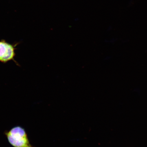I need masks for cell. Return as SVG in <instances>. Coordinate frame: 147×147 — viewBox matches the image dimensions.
Wrapping results in <instances>:
<instances>
[{
  "mask_svg": "<svg viewBox=\"0 0 147 147\" xmlns=\"http://www.w3.org/2000/svg\"><path fill=\"white\" fill-rule=\"evenodd\" d=\"M5 134L9 142L14 147H35L29 141L25 129L21 126L14 127Z\"/></svg>",
  "mask_w": 147,
  "mask_h": 147,
  "instance_id": "obj_1",
  "label": "cell"
},
{
  "mask_svg": "<svg viewBox=\"0 0 147 147\" xmlns=\"http://www.w3.org/2000/svg\"><path fill=\"white\" fill-rule=\"evenodd\" d=\"M16 49L14 45L5 41H0V62L5 63L14 61Z\"/></svg>",
  "mask_w": 147,
  "mask_h": 147,
  "instance_id": "obj_2",
  "label": "cell"
}]
</instances>
